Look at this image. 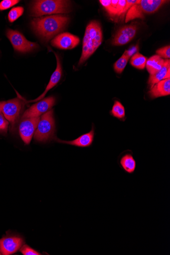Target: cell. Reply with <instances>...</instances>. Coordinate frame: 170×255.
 <instances>
[{
  "label": "cell",
  "mask_w": 170,
  "mask_h": 255,
  "mask_svg": "<svg viewBox=\"0 0 170 255\" xmlns=\"http://www.w3.org/2000/svg\"><path fill=\"white\" fill-rule=\"evenodd\" d=\"M69 20L68 15L56 14L35 18L31 25L35 33L44 41L47 42L62 31Z\"/></svg>",
  "instance_id": "obj_1"
},
{
  "label": "cell",
  "mask_w": 170,
  "mask_h": 255,
  "mask_svg": "<svg viewBox=\"0 0 170 255\" xmlns=\"http://www.w3.org/2000/svg\"><path fill=\"white\" fill-rule=\"evenodd\" d=\"M103 31L100 23L91 21L87 25L83 41V50L79 65L83 64L99 48L103 42Z\"/></svg>",
  "instance_id": "obj_2"
},
{
  "label": "cell",
  "mask_w": 170,
  "mask_h": 255,
  "mask_svg": "<svg viewBox=\"0 0 170 255\" xmlns=\"http://www.w3.org/2000/svg\"><path fill=\"white\" fill-rule=\"evenodd\" d=\"M70 2L63 0H40L34 1L31 7V15L35 17L71 12Z\"/></svg>",
  "instance_id": "obj_3"
},
{
  "label": "cell",
  "mask_w": 170,
  "mask_h": 255,
  "mask_svg": "<svg viewBox=\"0 0 170 255\" xmlns=\"http://www.w3.org/2000/svg\"><path fill=\"white\" fill-rule=\"evenodd\" d=\"M25 105V100L17 98L7 101L0 102V112L10 124V130L16 131Z\"/></svg>",
  "instance_id": "obj_4"
},
{
  "label": "cell",
  "mask_w": 170,
  "mask_h": 255,
  "mask_svg": "<svg viewBox=\"0 0 170 255\" xmlns=\"http://www.w3.org/2000/svg\"><path fill=\"white\" fill-rule=\"evenodd\" d=\"M55 132L54 111L51 110L43 114L40 118L34 137L35 140L37 142H46L54 140L56 136Z\"/></svg>",
  "instance_id": "obj_5"
},
{
  "label": "cell",
  "mask_w": 170,
  "mask_h": 255,
  "mask_svg": "<svg viewBox=\"0 0 170 255\" xmlns=\"http://www.w3.org/2000/svg\"><path fill=\"white\" fill-rule=\"evenodd\" d=\"M6 35L14 50L17 52L26 53L32 52L38 48L37 43L28 41L18 31L8 29Z\"/></svg>",
  "instance_id": "obj_6"
},
{
  "label": "cell",
  "mask_w": 170,
  "mask_h": 255,
  "mask_svg": "<svg viewBox=\"0 0 170 255\" xmlns=\"http://www.w3.org/2000/svg\"><path fill=\"white\" fill-rule=\"evenodd\" d=\"M56 99L54 97H47L33 105L21 115V119L39 117L46 113L54 107Z\"/></svg>",
  "instance_id": "obj_7"
},
{
  "label": "cell",
  "mask_w": 170,
  "mask_h": 255,
  "mask_svg": "<svg viewBox=\"0 0 170 255\" xmlns=\"http://www.w3.org/2000/svg\"><path fill=\"white\" fill-rule=\"evenodd\" d=\"M40 117L21 119L18 123L19 135L26 145H29L36 130Z\"/></svg>",
  "instance_id": "obj_8"
},
{
  "label": "cell",
  "mask_w": 170,
  "mask_h": 255,
  "mask_svg": "<svg viewBox=\"0 0 170 255\" xmlns=\"http://www.w3.org/2000/svg\"><path fill=\"white\" fill-rule=\"evenodd\" d=\"M24 244L23 239L19 236L8 235L0 240V253L10 255L17 252Z\"/></svg>",
  "instance_id": "obj_9"
},
{
  "label": "cell",
  "mask_w": 170,
  "mask_h": 255,
  "mask_svg": "<svg viewBox=\"0 0 170 255\" xmlns=\"http://www.w3.org/2000/svg\"><path fill=\"white\" fill-rule=\"evenodd\" d=\"M138 28L136 23L121 27L116 32L113 38V45L122 46L129 43L136 36Z\"/></svg>",
  "instance_id": "obj_10"
},
{
  "label": "cell",
  "mask_w": 170,
  "mask_h": 255,
  "mask_svg": "<svg viewBox=\"0 0 170 255\" xmlns=\"http://www.w3.org/2000/svg\"><path fill=\"white\" fill-rule=\"evenodd\" d=\"M80 38L69 33H63L56 36L51 41L54 47L62 50H71L80 43Z\"/></svg>",
  "instance_id": "obj_11"
},
{
  "label": "cell",
  "mask_w": 170,
  "mask_h": 255,
  "mask_svg": "<svg viewBox=\"0 0 170 255\" xmlns=\"http://www.w3.org/2000/svg\"><path fill=\"white\" fill-rule=\"evenodd\" d=\"M94 138V129L93 127L91 131L88 133H85L75 140L72 141H64L55 136L54 138V141L59 143L65 144L78 147L85 148L88 147L92 145Z\"/></svg>",
  "instance_id": "obj_12"
},
{
  "label": "cell",
  "mask_w": 170,
  "mask_h": 255,
  "mask_svg": "<svg viewBox=\"0 0 170 255\" xmlns=\"http://www.w3.org/2000/svg\"><path fill=\"white\" fill-rule=\"evenodd\" d=\"M51 52L54 53L56 60H57V67L56 68V70L54 71V72L53 73L50 82L48 83V85H47L46 89L43 94L41 95L38 98L36 99L33 100V101H30L27 102V103H34L36 102L39 101H40L42 100V99L45 97V96L46 95L48 91H49L51 89L54 88L55 86H56L59 81L61 80V78L62 77V65L61 63L60 59L59 57V56L57 55V53H56L55 52L51 50Z\"/></svg>",
  "instance_id": "obj_13"
},
{
  "label": "cell",
  "mask_w": 170,
  "mask_h": 255,
  "mask_svg": "<svg viewBox=\"0 0 170 255\" xmlns=\"http://www.w3.org/2000/svg\"><path fill=\"white\" fill-rule=\"evenodd\" d=\"M152 99L170 95V79L162 80L155 84L149 92Z\"/></svg>",
  "instance_id": "obj_14"
},
{
  "label": "cell",
  "mask_w": 170,
  "mask_h": 255,
  "mask_svg": "<svg viewBox=\"0 0 170 255\" xmlns=\"http://www.w3.org/2000/svg\"><path fill=\"white\" fill-rule=\"evenodd\" d=\"M167 1L165 0H140L138 6L142 13L144 14H153L158 11Z\"/></svg>",
  "instance_id": "obj_15"
},
{
  "label": "cell",
  "mask_w": 170,
  "mask_h": 255,
  "mask_svg": "<svg viewBox=\"0 0 170 255\" xmlns=\"http://www.w3.org/2000/svg\"><path fill=\"white\" fill-rule=\"evenodd\" d=\"M170 59H166L165 64L161 70L155 74L150 76L148 81L149 88L152 89L157 83L162 80L170 79Z\"/></svg>",
  "instance_id": "obj_16"
},
{
  "label": "cell",
  "mask_w": 170,
  "mask_h": 255,
  "mask_svg": "<svg viewBox=\"0 0 170 255\" xmlns=\"http://www.w3.org/2000/svg\"><path fill=\"white\" fill-rule=\"evenodd\" d=\"M120 165L124 171L128 174H133L136 169V161L132 154L128 152L121 157Z\"/></svg>",
  "instance_id": "obj_17"
},
{
  "label": "cell",
  "mask_w": 170,
  "mask_h": 255,
  "mask_svg": "<svg viewBox=\"0 0 170 255\" xmlns=\"http://www.w3.org/2000/svg\"><path fill=\"white\" fill-rule=\"evenodd\" d=\"M165 62V60L157 55H154L147 60L146 67L151 75H153L159 72Z\"/></svg>",
  "instance_id": "obj_18"
},
{
  "label": "cell",
  "mask_w": 170,
  "mask_h": 255,
  "mask_svg": "<svg viewBox=\"0 0 170 255\" xmlns=\"http://www.w3.org/2000/svg\"><path fill=\"white\" fill-rule=\"evenodd\" d=\"M100 2L110 17L115 19L116 16L118 0H100Z\"/></svg>",
  "instance_id": "obj_19"
},
{
  "label": "cell",
  "mask_w": 170,
  "mask_h": 255,
  "mask_svg": "<svg viewBox=\"0 0 170 255\" xmlns=\"http://www.w3.org/2000/svg\"><path fill=\"white\" fill-rule=\"evenodd\" d=\"M111 114L113 117L123 121L126 117L125 108L122 104L118 101H115L111 111Z\"/></svg>",
  "instance_id": "obj_20"
},
{
  "label": "cell",
  "mask_w": 170,
  "mask_h": 255,
  "mask_svg": "<svg viewBox=\"0 0 170 255\" xmlns=\"http://www.w3.org/2000/svg\"><path fill=\"white\" fill-rule=\"evenodd\" d=\"M147 58L139 53L134 55L131 59V64L138 69H144L147 65Z\"/></svg>",
  "instance_id": "obj_21"
},
{
  "label": "cell",
  "mask_w": 170,
  "mask_h": 255,
  "mask_svg": "<svg viewBox=\"0 0 170 255\" xmlns=\"http://www.w3.org/2000/svg\"><path fill=\"white\" fill-rule=\"evenodd\" d=\"M138 1L131 7L127 13L126 22H128L135 18H144V16L138 6Z\"/></svg>",
  "instance_id": "obj_22"
},
{
  "label": "cell",
  "mask_w": 170,
  "mask_h": 255,
  "mask_svg": "<svg viewBox=\"0 0 170 255\" xmlns=\"http://www.w3.org/2000/svg\"><path fill=\"white\" fill-rule=\"evenodd\" d=\"M129 59V57L123 54L114 65L115 72L118 74L122 73L124 71Z\"/></svg>",
  "instance_id": "obj_23"
},
{
  "label": "cell",
  "mask_w": 170,
  "mask_h": 255,
  "mask_svg": "<svg viewBox=\"0 0 170 255\" xmlns=\"http://www.w3.org/2000/svg\"><path fill=\"white\" fill-rule=\"evenodd\" d=\"M23 11L24 9L22 7L18 6L13 8L8 15L9 21L10 22H13L22 15Z\"/></svg>",
  "instance_id": "obj_24"
},
{
  "label": "cell",
  "mask_w": 170,
  "mask_h": 255,
  "mask_svg": "<svg viewBox=\"0 0 170 255\" xmlns=\"http://www.w3.org/2000/svg\"><path fill=\"white\" fill-rule=\"evenodd\" d=\"M127 1L126 0H119L117 7V13L115 19H122L128 12L126 9Z\"/></svg>",
  "instance_id": "obj_25"
},
{
  "label": "cell",
  "mask_w": 170,
  "mask_h": 255,
  "mask_svg": "<svg viewBox=\"0 0 170 255\" xmlns=\"http://www.w3.org/2000/svg\"><path fill=\"white\" fill-rule=\"evenodd\" d=\"M9 125V122L5 119L4 116L0 112V132L6 134Z\"/></svg>",
  "instance_id": "obj_26"
},
{
  "label": "cell",
  "mask_w": 170,
  "mask_h": 255,
  "mask_svg": "<svg viewBox=\"0 0 170 255\" xmlns=\"http://www.w3.org/2000/svg\"><path fill=\"white\" fill-rule=\"evenodd\" d=\"M19 2L18 0H3L0 3V10H7L17 4Z\"/></svg>",
  "instance_id": "obj_27"
},
{
  "label": "cell",
  "mask_w": 170,
  "mask_h": 255,
  "mask_svg": "<svg viewBox=\"0 0 170 255\" xmlns=\"http://www.w3.org/2000/svg\"><path fill=\"white\" fill-rule=\"evenodd\" d=\"M20 252L23 255H40V253L36 251L30 246L25 245H23L20 249Z\"/></svg>",
  "instance_id": "obj_28"
},
{
  "label": "cell",
  "mask_w": 170,
  "mask_h": 255,
  "mask_svg": "<svg viewBox=\"0 0 170 255\" xmlns=\"http://www.w3.org/2000/svg\"><path fill=\"white\" fill-rule=\"evenodd\" d=\"M158 56L162 58L166 59H170V45L166 46L165 47L162 48L158 50L156 52Z\"/></svg>",
  "instance_id": "obj_29"
},
{
  "label": "cell",
  "mask_w": 170,
  "mask_h": 255,
  "mask_svg": "<svg viewBox=\"0 0 170 255\" xmlns=\"http://www.w3.org/2000/svg\"><path fill=\"white\" fill-rule=\"evenodd\" d=\"M138 50L139 44H137L136 45L133 46V47L130 48L129 50H126L124 54L130 59V58L132 57L134 55L138 53Z\"/></svg>",
  "instance_id": "obj_30"
},
{
  "label": "cell",
  "mask_w": 170,
  "mask_h": 255,
  "mask_svg": "<svg viewBox=\"0 0 170 255\" xmlns=\"http://www.w3.org/2000/svg\"><path fill=\"white\" fill-rule=\"evenodd\" d=\"M0 255H1V253H0Z\"/></svg>",
  "instance_id": "obj_31"
}]
</instances>
